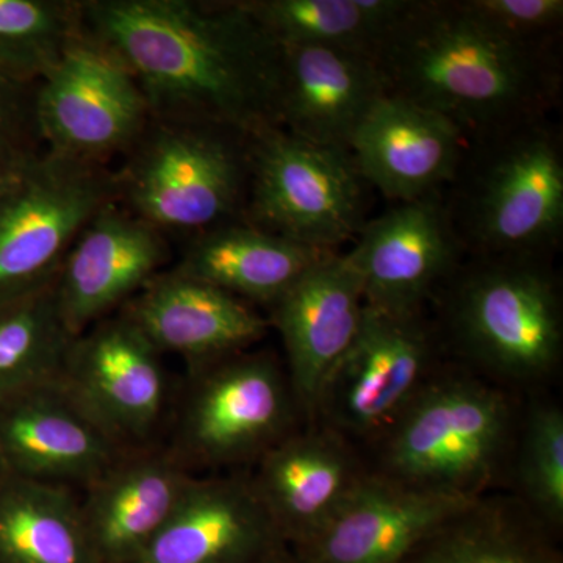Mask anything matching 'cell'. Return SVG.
I'll list each match as a JSON object with an SVG mask.
<instances>
[{"instance_id":"obj_1","label":"cell","mask_w":563,"mask_h":563,"mask_svg":"<svg viewBox=\"0 0 563 563\" xmlns=\"http://www.w3.org/2000/svg\"><path fill=\"white\" fill-rule=\"evenodd\" d=\"M81 25L131 70L152 120L277 128L282 46L242 0H92Z\"/></svg>"},{"instance_id":"obj_2","label":"cell","mask_w":563,"mask_h":563,"mask_svg":"<svg viewBox=\"0 0 563 563\" xmlns=\"http://www.w3.org/2000/svg\"><path fill=\"white\" fill-rule=\"evenodd\" d=\"M558 47L507 35L470 0H410L373 57L385 95L440 114L472 144L547 120L561 98Z\"/></svg>"},{"instance_id":"obj_3","label":"cell","mask_w":563,"mask_h":563,"mask_svg":"<svg viewBox=\"0 0 563 563\" xmlns=\"http://www.w3.org/2000/svg\"><path fill=\"white\" fill-rule=\"evenodd\" d=\"M521 413L509 388L440 365L363 459L391 483L474 501L510 481Z\"/></svg>"},{"instance_id":"obj_4","label":"cell","mask_w":563,"mask_h":563,"mask_svg":"<svg viewBox=\"0 0 563 563\" xmlns=\"http://www.w3.org/2000/svg\"><path fill=\"white\" fill-rule=\"evenodd\" d=\"M435 301L440 346L470 372L510 390L561 368L563 302L551 261L466 257Z\"/></svg>"},{"instance_id":"obj_5","label":"cell","mask_w":563,"mask_h":563,"mask_svg":"<svg viewBox=\"0 0 563 563\" xmlns=\"http://www.w3.org/2000/svg\"><path fill=\"white\" fill-rule=\"evenodd\" d=\"M444 198L468 257L547 258L563 235L561 133L540 120L470 144Z\"/></svg>"},{"instance_id":"obj_6","label":"cell","mask_w":563,"mask_h":563,"mask_svg":"<svg viewBox=\"0 0 563 563\" xmlns=\"http://www.w3.org/2000/svg\"><path fill=\"white\" fill-rule=\"evenodd\" d=\"M303 420L288 374L265 351L192 366L169 451L192 470H251Z\"/></svg>"},{"instance_id":"obj_7","label":"cell","mask_w":563,"mask_h":563,"mask_svg":"<svg viewBox=\"0 0 563 563\" xmlns=\"http://www.w3.org/2000/svg\"><path fill=\"white\" fill-rule=\"evenodd\" d=\"M250 136L151 120L118 180L131 213L158 231L206 232L246 203Z\"/></svg>"},{"instance_id":"obj_8","label":"cell","mask_w":563,"mask_h":563,"mask_svg":"<svg viewBox=\"0 0 563 563\" xmlns=\"http://www.w3.org/2000/svg\"><path fill=\"white\" fill-rule=\"evenodd\" d=\"M363 181L350 152L280 128L247 143V224L318 250L335 251L365 224Z\"/></svg>"},{"instance_id":"obj_9","label":"cell","mask_w":563,"mask_h":563,"mask_svg":"<svg viewBox=\"0 0 563 563\" xmlns=\"http://www.w3.org/2000/svg\"><path fill=\"white\" fill-rule=\"evenodd\" d=\"M440 350L424 314L398 317L365 306L361 331L325 380L312 422L358 450L368 448L442 365Z\"/></svg>"},{"instance_id":"obj_10","label":"cell","mask_w":563,"mask_h":563,"mask_svg":"<svg viewBox=\"0 0 563 563\" xmlns=\"http://www.w3.org/2000/svg\"><path fill=\"white\" fill-rule=\"evenodd\" d=\"M117 198L102 163L36 155L0 202V301L54 280L85 225Z\"/></svg>"},{"instance_id":"obj_11","label":"cell","mask_w":563,"mask_h":563,"mask_svg":"<svg viewBox=\"0 0 563 563\" xmlns=\"http://www.w3.org/2000/svg\"><path fill=\"white\" fill-rule=\"evenodd\" d=\"M38 85L33 120L60 157L101 163L135 144L152 120L131 70L85 31Z\"/></svg>"},{"instance_id":"obj_12","label":"cell","mask_w":563,"mask_h":563,"mask_svg":"<svg viewBox=\"0 0 563 563\" xmlns=\"http://www.w3.org/2000/svg\"><path fill=\"white\" fill-rule=\"evenodd\" d=\"M369 309L417 317L435 301L466 255L443 192L399 202L366 221L344 254Z\"/></svg>"},{"instance_id":"obj_13","label":"cell","mask_w":563,"mask_h":563,"mask_svg":"<svg viewBox=\"0 0 563 563\" xmlns=\"http://www.w3.org/2000/svg\"><path fill=\"white\" fill-rule=\"evenodd\" d=\"M161 352L124 313L74 336L60 377L124 450L146 446L168 402Z\"/></svg>"},{"instance_id":"obj_14","label":"cell","mask_w":563,"mask_h":563,"mask_svg":"<svg viewBox=\"0 0 563 563\" xmlns=\"http://www.w3.org/2000/svg\"><path fill=\"white\" fill-rule=\"evenodd\" d=\"M124 451L77 401L60 374L0 402L3 473L87 487Z\"/></svg>"},{"instance_id":"obj_15","label":"cell","mask_w":563,"mask_h":563,"mask_svg":"<svg viewBox=\"0 0 563 563\" xmlns=\"http://www.w3.org/2000/svg\"><path fill=\"white\" fill-rule=\"evenodd\" d=\"M250 473L282 540L298 550L325 528L368 468L350 440L310 422L263 454Z\"/></svg>"},{"instance_id":"obj_16","label":"cell","mask_w":563,"mask_h":563,"mask_svg":"<svg viewBox=\"0 0 563 563\" xmlns=\"http://www.w3.org/2000/svg\"><path fill=\"white\" fill-rule=\"evenodd\" d=\"M168 261L162 232L117 202L103 207L73 243L55 296L70 335L77 336L124 306Z\"/></svg>"},{"instance_id":"obj_17","label":"cell","mask_w":563,"mask_h":563,"mask_svg":"<svg viewBox=\"0 0 563 563\" xmlns=\"http://www.w3.org/2000/svg\"><path fill=\"white\" fill-rule=\"evenodd\" d=\"M287 547L250 470L192 477L169 520L133 563H258Z\"/></svg>"},{"instance_id":"obj_18","label":"cell","mask_w":563,"mask_h":563,"mask_svg":"<svg viewBox=\"0 0 563 563\" xmlns=\"http://www.w3.org/2000/svg\"><path fill=\"white\" fill-rule=\"evenodd\" d=\"M269 324L287 352V374L303 420L312 422L322 387L361 331L365 299L344 254L333 252L272 307Z\"/></svg>"},{"instance_id":"obj_19","label":"cell","mask_w":563,"mask_h":563,"mask_svg":"<svg viewBox=\"0 0 563 563\" xmlns=\"http://www.w3.org/2000/svg\"><path fill=\"white\" fill-rule=\"evenodd\" d=\"M468 147L453 122L384 95L352 135L347 152L363 181L399 203L443 192Z\"/></svg>"},{"instance_id":"obj_20","label":"cell","mask_w":563,"mask_h":563,"mask_svg":"<svg viewBox=\"0 0 563 563\" xmlns=\"http://www.w3.org/2000/svg\"><path fill=\"white\" fill-rule=\"evenodd\" d=\"M192 474L169 448L124 451L85 487L81 520L96 563H133L169 520Z\"/></svg>"},{"instance_id":"obj_21","label":"cell","mask_w":563,"mask_h":563,"mask_svg":"<svg viewBox=\"0 0 563 563\" xmlns=\"http://www.w3.org/2000/svg\"><path fill=\"white\" fill-rule=\"evenodd\" d=\"M474 501L413 490L368 472L312 542L292 551L302 563H404Z\"/></svg>"},{"instance_id":"obj_22","label":"cell","mask_w":563,"mask_h":563,"mask_svg":"<svg viewBox=\"0 0 563 563\" xmlns=\"http://www.w3.org/2000/svg\"><path fill=\"white\" fill-rule=\"evenodd\" d=\"M385 95L373 55L329 46H282L277 128L347 151L352 135Z\"/></svg>"},{"instance_id":"obj_23","label":"cell","mask_w":563,"mask_h":563,"mask_svg":"<svg viewBox=\"0 0 563 563\" xmlns=\"http://www.w3.org/2000/svg\"><path fill=\"white\" fill-rule=\"evenodd\" d=\"M165 354L192 366L250 350L269 321L251 303L173 269L147 282L121 310Z\"/></svg>"},{"instance_id":"obj_24","label":"cell","mask_w":563,"mask_h":563,"mask_svg":"<svg viewBox=\"0 0 563 563\" xmlns=\"http://www.w3.org/2000/svg\"><path fill=\"white\" fill-rule=\"evenodd\" d=\"M333 252L251 224H221L196 235L176 272L251 306L273 307L303 274Z\"/></svg>"},{"instance_id":"obj_25","label":"cell","mask_w":563,"mask_h":563,"mask_svg":"<svg viewBox=\"0 0 563 563\" xmlns=\"http://www.w3.org/2000/svg\"><path fill=\"white\" fill-rule=\"evenodd\" d=\"M404 563H563L555 532L514 495L490 493L451 517Z\"/></svg>"},{"instance_id":"obj_26","label":"cell","mask_w":563,"mask_h":563,"mask_svg":"<svg viewBox=\"0 0 563 563\" xmlns=\"http://www.w3.org/2000/svg\"><path fill=\"white\" fill-rule=\"evenodd\" d=\"M0 563H96L69 487L0 476Z\"/></svg>"},{"instance_id":"obj_27","label":"cell","mask_w":563,"mask_h":563,"mask_svg":"<svg viewBox=\"0 0 563 563\" xmlns=\"http://www.w3.org/2000/svg\"><path fill=\"white\" fill-rule=\"evenodd\" d=\"M280 46H329L373 55L410 0H242Z\"/></svg>"},{"instance_id":"obj_28","label":"cell","mask_w":563,"mask_h":563,"mask_svg":"<svg viewBox=\"0 0 563 563\" xmlns=\"http://www.w3.org/2000/svg\"><path fill=\"white\" fill-rule=\"evenodd\" d=\"M73 340L58 310L55 279L0 301V402L58 376Z\"/></svg>"},{"instance_id":"obj_29","label":"cell","mask_w":563,"mask_h":563,"mask_svg":"<svg viewBox=\"0 0 563 563\" xmlns=\"http://www.w3.org/2000/svg\"><path fill=\"white\" fill-rule=\"evenodd\" d=\"M81 31V2L0 0V74L40 84Z\"/></svg>"},{"instance_id":"obj_30","label":"cell","mask_w":563,"mask_h":563,"mask_svg":"<svg viewBox=\"0 0 563 563\" xmlns=\"http://www.w3.org/2000/svg\"><path fill=\"white\" fill-rule=\"evenodd\" d=\"M510 483L526 509L558 533L563 526V410L553 399L523 407Z\"/></svg>"},{"instance_id":"obj_31","label":"cell","mask_w":563,"mask_h":563,"mask_svg":"<svg viewBox=\"0 0 563 563\" xmlns=\"http://www.w3.org/2000/svg\"><path fill=\"white\" fill-rule=\"evenodd\" d=\"M499 31L533 43H555L563 24L562 0H470Z\"/></svg>"},{"instance_id":"obj_32","label":"cell","mask_w":563,"mask_h":563,"mask_svg":"<svg viewBox=\"0 0 563 563\" xmlns=\"http://www.w3.org/2000/svg\"><path fill=\"white\" fill-rule=\"evenodd\" d=\"M35 158L20 136L0 139V202L21 184Z\"/></svg>"},{"instance_id":"obj_33","label":"cell","mask_w":563,"mask_h":563,"mask_svg":"<svg viewBox=\"0 0 563 563\" xmlns=\"http://www.w3.org/2000/svg\"><path fill=\"white\" fill-rule=\"evenodd\" d=\"M24 85L7 79L0 74V139L20 136L22 91Z\"/></svg>"},{"instance_id":"obj_34","label":"cell","mask_w":563,"mask_h":563,"mask_svg":"<svg viewBox=\"0 0 563 563\" xmlns=\"http://www.w3.org/2000/svg\"><path fill=\"white\" fill-rule=\"evenodd\" d=\"M258 563H302L299 561L298 555L295 554V551L291 550L290 547H282L280 550L274 551L273 554H269L268 558L263 559L262 562Z\"/></svg>"},{"instance_id":"obj_35","label":"cell","mask_w":563,"mask_h":563,"mask_svg":"<svg viewBox=\"0 0 563 563\" xmlns=\"http://www.w3.org/2000/svg\"><path fill=\"white\" fill-rule=\"evenodd\" d=\"M3 474V470H2V465H0V476H2Z\"/></svg>"}]
</instances>
